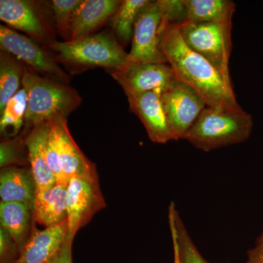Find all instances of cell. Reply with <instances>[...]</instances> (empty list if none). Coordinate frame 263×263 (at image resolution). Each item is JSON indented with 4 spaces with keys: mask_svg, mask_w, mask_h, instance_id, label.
Returning <instances> with one entry per match:
<instances>
[{
    "mask_svg": "<svg viewBox=\"0 0 263 263\" xmlns=\"http://www.w3.org/2000/svg\"><path fill=\"white\" fill-rule=\"evenodd\" d=\"M66 200L69 236L74 239L79 230L106 206L98 175L71 178L67 186Z\"/></svg>",
    "mask_w": 263,
    "mask_h": 263,
    "instance_id": "cell-8",
    "label": "cell"
},
{
    "mask_svg": "<svg viewBox=\"0 0 263 263\" xmlns=\"http://www.w3.org/2000/svg\"><path fill=\"white\" fill-rule=\"evenodd\" d=\"M108 72L122 86L127 97L157 90L164 91L176 80L168 64L127 62L120 68Z\"/></svg>",
    "mask_w": 263,
    "mask_h": 263,
    "instance_id": "cell-11",
    "label": "cell"
},
{
    "mask_svg": "<svg viewBox=\"0 0 263 263\" xmlns=\"http://www.w3.org/2000/svg\"><path fill=\"white\" fill-rule=\"evenodd\" d=\"M162 100L174 141L184 138L207 107L195 90L177 79L162 91Z\"/></svg>",
    "mask_w": 263,
    "mask_h": 263,
    "instance_id": "cell-10",
    "label": "cell"
},
{
    "mask_svg": "<svg viewBox=\"0 0 263 263\" xmlns=\"http://www.w3.org/2000/svg\"><path fill=\"white\" fill-rule=\"evenodd\" d=\"M168 222L173 248L177 252L180 263H210L199 252L174 202L168 208Z\"/></svg>",
    "mask_w": 263,
    "mask_h": 263,
    "instance_id": "cell-21",
    "label": "cell"
},
{
    "mask_svg": "<svg viewBox=\"0 0 263 263\" xmlns=\"http://www.w3.org/2000/svg\"><path fill=\"white\" fill-rule=\"evenodd\" d=\"M60 167L67 182L74 176H97L96 165L83 153L71 136L67 119L51 122Z\"/></svg>",
    "mask_w": 263,
    "mask_h": 263,
    "instance_id": "cell-13",
    "label": "cell"
},
{
    "mask_svg": "<svg viewBox=\"0 0 263 263\" xmlns=\"http://www.w3.org/2000/svg\"><path fill=\"white\" fill-rule=\"evenodd\" d=\"M161 49L178 81L195 90L207 107H238L233 89L203 57L186 46L176 26L166 25Z\"/></svg>",
    "mask_w": 263,
    "mask_h": 263,
    "instance_id": "cell-1",
    "label": "cell"
},
{
    "mask_svg": "<svg viewBox=\"0 0 263 263\" xmlns=\"http://www.w3.org/2000/svg\"><path fill=\"white\" fill-rule=\"evenodd\" d=\"M48 49L58 62L76 72L95 67L117 70L128 60V53L108 31L75 41H57Z\"/></svg>",
    "mask_w": 263,
    "mask_h": 263,
    "instance_id": "cell-4",
    "label": "cell"
},
{
    "mask_svg": "<svg viewBox=\"0 0 263 263\" xmlns=\"http://www.w3.org/2000/svg\"><path fill=\"white\" fill-rule=\"evenodd\" d=\"M253 119L240 106L206 107L183 140L197 149L210 152L249 139Z\"/></svg>",
    "mask_w": 263,
    "mask_h": 263,
    "instance_id": "cell-3",
    "label": "cell"
},
{
    "mask_svg": "<svg viewBox=\"0 0 263 263\" xmlns=\"http://www.w3.org/2000/svg\"><path fill=\"white\" fill-rule=\"evenodd\" d=\"M51 129V122H43L24 136L28 151L29 167L35 180L37 191L46 190L57 183L56 177L48 166L46 157V146Z\"/></svg>",
    "mask_w": 263,
    "mask_h": 263,
    "instance_id": "cell-15",
    "label": "cell"
},
{
    "mask_svg": "<svg viewBox=\"0 0 263 263\" xmlns=\"http://www.w3.org/2000/svg\"><path fill=\"white\" fill-rule=\"evenodd\" d=\"M0 48L46 79L65 85L70 82L51 51L5 25L0 26Z\"/></svg>",
    "mask_w": 263,
    "mask_h": 263,
    "instance_id": "cell-7",
    "label": "cell"
},
{
    "mask_svg": "<svg viewBox=\"0 0 263 263\" xmlns=\"http://www.w3.org/2000/svg\"><path fill=\"white\" fill-rule=\"evenodd\" d=\"M67 185L56 183L51 187L37 191L33 204V220L48 228L67 220Z\"/></svg>",
    "mask_w": 263,
    "mask_h": 263,
    "instance_id": "cell-18",
    "label": "cell"
},
{
    "mask_svg": "<svg viewBox=\"0 0 263 263\" xmlns=\"http://www.w3.org/2000/svg\"><path fill=\"white\" fill-rule=\"evenodd\" d=\"M27 100V91L22 87L5 105L0 113V133L3 138L18 136L23 129Z\"/></svg>",
    "mask_w": 263,
    "mask_h": 263,
    "instance_id": "cell-24",
    "label": "cell"
},
{
    "mask_svg": "<svg viewBox=\"0 0 263 263\" xmlns=\"http://www.w3.org/2000/svg\"><path fill=\"white\" fill-rule=\"evenodd\" d=\"M22 87L28 97L25 123L20 133L23 136L41 123L67 119L82 102L80 95L73 88L46 79L27 66Z\"/></svg>",
    "mask_w": 263,
    "mask_h": 263,
    "instance_id": "cell-2",
    "label": "cell"
},
{
    "mask_svg": "<svg viewBox=\"0 0 263 263\" xmlns=\"http://www.w3.org/2000/svg\"><path fill=\"white\" fill-rule=\"evenodd\" d=\"M73 240V238L68 235V238L64 243L63 247L50 263H73L72 261Z\"/></svg>",
    "mask_w": 263,
    "mask_h": 263,
    "instance_id": "cell-29",
    "label": "cell"
},
{
    "mask_svg": "<svg viewBox=\"0 0 263 263\" xmlns=\"http://www.w3.org/2000/svg\"><path fill=\"white\" fill-rule=\"evenodd\" d=\"M122 1L84 0L78 7L72 18L70 41L94 34L115 14Z\"/></svg>",
    "mask_w": 263,
    "mask_h": 263,
    "instance_id": "cell-16",
    "label": "cell"
},
{
    "mask_svg": "<svg viewBox=\"0 0 263 263\" xmlns=\"http://www.w3.org/2000/svg\"><path fill=\"white\" fill-rule=\"evenodd\" d=\"M25 66L13 55L0 51V113L21 89Z\"/></svg>",
    "mask_w": 263,
    "mask_h": 263,
    "instance_id": "cell-23",
    "label": "cell"
},
{
    "mask_svg": "<svg viewBox=\"0 0 263 263\" xmlns=\"http://www.w3.org/2000/svg\"><path fill=\"white\" fill-rule=\"evenodd\" d=\"M165 27L157 0H151L135 25L127 62L167 64L161 49V39Z\"/></svg>",
    "mask_w": 263,
    "mask_h": 263,
    "instance_id": "cell-9",
    "label": "cell"
},
{
    "mask_svg": "<svg viewBox=\"0 0 263 263\" xmlns=\"http://www.w3.org/2000/svg\"><path fill=\"white\" fill-rule=\"evenodd\" d=\"M20 255V249L9 233L0 227V263H14Z\"/></svg>",
    "mask_w": 263,
    "mask_h": 263,
    "instance_id": "cell-28",
    "label": "cell"
},
{
    "mask_svg": "<svg viewBox=\"0 0 263 263\" xmlns=\"http://www.w3.org/2000/svg\"><path fill=\"white\" fill-rule=\"evenodd\" d=\"M68 235L67 220L43 230H38L34 223L30 237L14 263L51 262Z\"/></svg>",
    "mask_w": 263,
    "mask_h": 263,
    "instance_id": "cell-14",
    "label": "cell"
},
{
    "mask_svg": "<svg viewBox=\"0 0 263 263\" xmlns=\"http://www.w3.org/2000/svg\"><path fill=\"white\" fill-rule=\"evenodd\" d=\"M232 27L209 22H186L178 28L186 46L206 60L233 89L229 70Z\"/></svg>",
    "mask_w": 263,
    "mask_h": 263,
    "instance_id": "cell-5",
    "label": "cell"
},
{
    "mask_svg": "<svg viewBox=\"0 0 263 263\" xmlns=\"http://www.w3.org/2000/svg\"><path fill=\"white\" fill-rule=\"evenodd\" d=\"M166 25L181 27L187 22V10L184 0H157Z\"/></svg>",
    "mask_w": 263,
    "mask_h": 263,
    "instance_id": "cell-27",
    "label": "cell"
},
{
    "mask_svg": "<svg viewBox=\"0 0 263 263\" xmlns=\"http://www.w3.org/2000/svg\"><path fill=\"white\" fill-rule=\"evenodd\" d=\"M174 263H180L177 252L174 249Z\"/></svg>",
    "mask_w": 263,
    "mask_h": 263,
    "instance_id": "cell-31",
    "label": "cell"
},
{
    "mask_svg": "<svg viewBox=\"0 0 263 263\" xmlns=\"http://www.w3.org/2000/svg\"><path fill=\"white\" fill-rule=\"evenodd\" d=\"M11 166H29L25 138L22 134L3 138L0 143V167L3 168Z\"/></svg>",
    "mask_w": 263,
    "mask_h": 263,
    "instance_id": "cell-25",
    "label": "cell"
},
{
    "mask_svg": "<svg viewBox=\"0 0 263 263\" xmlns=\"http://www.w3.org/2000/svg\"><path fill=\"white\" fill-rule=\"evenodd\" d=\"M161 90L127 97L129 108L146 128L151 141L166 143L174 141L164 110Z\"/></svg>",
    "mask_w": 263,
    "mask_h": 263,
    "instance_id": "cell-12",
    "label": "cell"
},
{
    "mask_svg": "<svg viewBox=\"0 0 263 263\" xmlns=\"http://www.w3.org/2000/svg\"><path fill=\"white\" fill-rule=\"evenodd\" d=\"M247 263H263V232L257 237L253 247L248 251Z\"/></svg>",
    "mask_w": 263,
    "mask_h": 263,
    "instance_id": "cell-30",
    "label": "cell"
},
{
    "mask_svg": "<svg viewBox=\"0 0 263 263\" xmlns=\"http://www.w3.org/2000/svg\"><path fill=\"white\" fill-rule=\"evenodd\" d=\"M81 2V0H53L50 3L57 32L63 41H70L71 24Z\"/></svg>",
    "mask_w": 263,
    "mask_h": 263,
    "instance_id": "cell-26",
    "label": "cell"
},
{
    "mask_svg": "<svg viewBox=\"0 0 263 263\" xmlns=\"http://www.w3.org/2000/svg\"><path fill=\"white\" fill-rule=\"evenodd\" d=\"M0 221L4 228L15 240L20 252L30 237L34 220L32 207L18 202H1Z\"/></svg>",
    "mask_w": 263,
    "mask_h": 263,
    "instance_id": "cell-19",
    "label": "cell"
},
{
    "mask_svg": "<svg viewBox=\"0 0 263 263\" xmlns=\"http://www.w3.org/2000/svg\"><path fill=\"white\" fill-rule=\"evenodd\" d=\"M50 3L30 0H1L0 19L10 28L48 48L57 42V29Z\"/></svg>",
    "mask_w": 263,
    "mask_h": 263,
    "instance_id": "cell-6",
    "label": "cell"
},
{
    "mask_svg": "<svg viewBox=\"0 0 263 263\" xmlns=\"http://www.w3.org/2000/svg\"><path fill=\"white\" fill-rule=\"evenodd\" d=\"M151 0H124L110 18V25L117 40L124 47L133 40L135 25L142 10Z\"/></svg>",
    "mask_w": 263,
    "mask_h": 263,
    "instance_id": "cell-22",
    "label": "cell"
},
{
    "mask_svg": "<svg viewBox=\"0 0 263 263\" xmlns=\"http://www.w3.org/2000/svg\"><path fill=\"white\" fill-rule=\"evenodd\" d=\"M37 186L29 166L3 167L0 172L1 202H18L33 209Z\"/></svg>",
    "mask_w": 263,
    "mask_h": 263,
    "instance_id": "cell-17",
    "label": "cell"
},
{
    "mask_svg": "<svg viewBox=\"0 0 263 263\" xmlns=\"http://www.w3.org/2000/svg\"><path fill=\"white\" fill-rule=\"evenodd\" d=\"M184 3L187 10L186 22L233 25L235 4L231 0H184Z\"/></svg>",
    "mask_w": 263,
    "mask_h": 263,
    "instance_id": "cell-20",
    "label": "cell"
}]
</instances>
